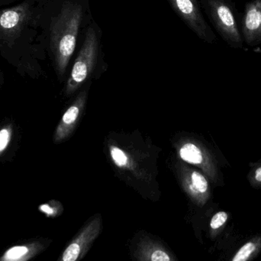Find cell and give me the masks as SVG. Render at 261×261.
<instances>
[{
  "mask_svg": "<svg viewBox=\"0 0 261 261\" xmlns=\"http://www.w3.org/2000/svg\"><path fill=\"white\" fill-rule=\"evenodd\" d=\"M42 0H22L0 9V56L21 77L42 75L46 45L40 27Z\"/></svg>",
  "mask_w": 261,
  "mask_h": 261,
  "instance_id": "1",
  "label": "cell"
},
{
  "mask_svg": "<svg viewBox=\"0 0 261 261\" xmlns=\"http://www.w3.org/2000/svg\"><path fill=\"white\" fill-rule=\"evenodd\" d=\"M84 16L79 3L64 0H42L40 27L45 41L46 51L60 79L65 76L76 49L78 34Z\"/></svg>",
  "mask_w": 261,
  "mask_h": 261,
  "instance_id": "2",
  "label": "cell"
},
{
  "mask_svg": "<svg viewBox=\"0 0 261 261\" xmlns=\"http://www.w3.org/2000/svg\"><path fill=\"white\" fill-rule=\"evenodd\" d=\"M99 37L94 26H90L84 37L82 47L72 67L70 76L67 81L65 93L73 94L93 73L99 53Z\"/></svg>",
  "mask_w": 261,
  "mask_h": 261,
  "instance_id": "3",
  "label": "cell"
},
{
  "mask_svg": "<svg viewBox=\"0 0 261 261\" xmlns=\"http://www.w3.org/2000/svg\"><path fill=\"white\" fill-rule=\"evenodd\" d=\"M207 14L223 39L234 49L243 47V38L234 12L225 0H202Z\"/></svg>",
  "mask_w": 261,
  "mask_h": 261,
  "instance_id": "4",
  "label": "cell"
},
{
  "mask_svg": "<svg viewBox=\"0 0 261 261\" xmlns=\"http://www.w3.org/2000/svg\"><path fill=\"white\" fill-rule=\"evenodd\" d=\"M176 15L205 42L213 44L216 37L204 18L198 0H167Z\"/></svg>",
  "mask_w": 261,
  "mask_h": 261,
  "instance_id": "5",
  "label": "cell"
},
{
  "mask_svg": "<svg viewBox=\"0 0 261 261\" xmlns=\"http://www.w3.org/2000/svg\"><path fill=\"white\" fill-rule=\"evenodd\" d=\"M179 155L185 162L200 167L212 182L223 185L217 162L205 147L195 143H186L179 149Z\"/></svg>",
  "mask_w": 261,
  "mask_h": 261,
  "instance_id": "6",
  "label": "cell"
},
{
  "mask_svg": "<svg viewBox=\"0 0 261 261\" xmlns=\"http://www.w3.org/2000/svg\"><path fill=\"white\" fill-rule=\"evenodd\" d=\"M102 228V219L96 218L90 221L75 238L62 254V261H76L82 259L93 242L99 236Z\"/></svg>",
  "mask_w": 261,
  "mask_h": 261,
  "instance_id": "7",
  "label": "cell"
},
{
  "mask_svg": "<svg viewBox=\"0 0 261 261\" xmlns=\"http://www.w3.org/2000/svg\"><path fill=\"white\" fill-rule=\"evenodd\" d=\"M182 183L186 193L199 207L204 206L210 199V183L200 172L186 168L182 172Z\"/></svg>",
  "mask_w": 261,
  "mask_h": 261,
  "instance_id": "8",
  "label": "cell"
},
{
  "mask_svg": "<svg viewBox=\"0 0 261 261\" xmlns=\"http://www.w3.org/2000/svg\"><path fill=\"white\" fill-rule=\"evenodd\" d=\"M87 90L81 92L76 97L73 104L68 107L63 115L61 122L55 130L54 141L55 144H60L66 140L73 133L76 123L84 110L87 102Z\"/></svg>",
  "mask_w": 261,
  "mask_h": 261,
  "instance_id": "9",
  "label": "cell"
},
{
  "mask_svg": "<svg viewBox=\"0 0 261 261\" xmlns=\"http://www.w3.org/2000/svg\"><path fill=\"white\" fill-rule=\"evenodd\" d=\"M242 35L247 44L256 45L261 41V0L247 4L242 19Z\"/></svg>",
  "mask_w": 261,
  "mask_h": 261,
  "instance_id": "10",
  "label": "cell"
},
{
  "mask_svg": "<svg viewBox=\"0 0 261 261\" xmlns=\"http://www.w3.org/2000/svg\"><path fill=\"white\" fill-rule=\"evenodd\" d=\"M44 247L40 242L16 245L5 251L0 257V261H27L33 258L44 250Z\"/></svg>",
  "mask_w": 261,
  "mask_h": 261,
  "instance_id": "11",
  "label": "cell"
},
{
  "mask_svg": "<svg viewBox=\"0 0 261 261\" xmlns=\"http://www.w3.org/2000/svg\"><path fill=\"white\" fill-rule=\"evenodd\" d=\"M261 252V235L254 236L248 241L231 258L232 261H248L253 260Z\"/></svg>",
  "mask_w": 261,
  "mask_h": 261,
  "instance_id": "12",
  "label": "cell"
},
{
  "mask_svg": "<svg viewBox=\"0 0 261 261\" xmlns=\"http://www.w3.org/2000/svg\"><path fill=\"white\" fill-rule=\"evenodd\" d=\"M141 260L151 261H170L173 260L170 254L163 248L156 246H146L143 248Z\"/></svg>",
  "mask_w": 261,
  "mask_h": 261,
  "instance_id": "13",
  "label": "cell"
},
{
  "mask_svg": "<svg viewBox=\"0 0 261 261\" xmlns=\"http://www.w3.org/2000/svg\"><path fill=\"white\" fill-rule=\"evenodd\" d=\"M251 168L248 174V182L252 188H261V159L258 162L251 164Z\"/></svg>",
  "mask_w": 261,
  "mask_h": 261,
  "instance_id": "14",
  "label": "cell"
},
{
  "mask_svg": "<svg viewBox=\"0 0 261 261\" xmlns=\"http://www.w3.org/2000/svg\"><path fill=\"white\" fill-rule=\"evenodd\" d=\"M110 155L112 159L118 167H128L129 159L126 153L119 147H110Z\"/></svg>",
  "mask_w": 261,
  "mask_h": 261,
  "instance_id": "15",
  "label": "cell"
},
{
  "mask_svg": "<svg viewBox=\"0 0 261 261\" xmlns=\"http://www.w3.org/2000/svg\"><path fill=\"white\" fill-rule=\"evenodd\" d=\"M12 133L13 130L11 125L4 126L3 128L0 129V156L9 147L12 140Z\"/></svg>",
  "mask_w": 261,
  "mask_h": 261,
  "instance_id": "16",
  "label": "cell"
},
{
  "mask_svg": "<svg viewBox=\"0 0 261 261\" xmlns=\"http://www.w3.org/2000/svg\"><path fill=\"white\" fill-rule=\"evenodd\" d=\"M228 220V214L226 211H221L214 215L210 222V229L212 232H216L225 226Z\"/></svg>",
  "mask_w": 261,
  "mask_h": 261,
  "instance_id": "17",
  "label": "cell"
},
{
  "mask_svg": "<svg viewBox=\"0 0 261 261\" xmlns=\"http://www.w3.org/2000/svg\"><path fill=\"white\" fill-rule=\"evenodd\" d=\"M22 0H0V9L13 6Z\"/></svg>",
  "mask_w": 261,
  "mask_h": 261,
  "instance_id": "18",
  "label": "cell"
},
{
  "mask_svg": "<svg viewBox=\"0 0 261 261\" xmlns=\"http://www.w3.org/2000/svg\"><path fill=\"white\" fill-rule=\"evenodd\" d=\"M5 82V75L4 73H3V70H2L1 67H0V86L3 85Z\"/></svg>",
  "mask_w": 261,
  "mask_h": 261,
  "instance_id": "19",
  "label": "cell"
}]
</instances>
